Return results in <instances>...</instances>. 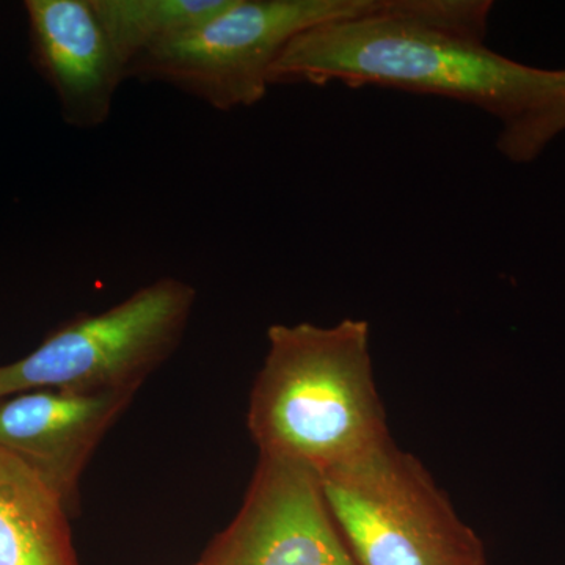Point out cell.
Instances as JSON below:
<instances>
[{"label":"cell","instance_id":"6da1fadb","mask_svg":"<svg viewBox=\"0 0 565 565\" xmlns=\"http://www.w3.org/2000/svg\"><path fill=\"white\" fill-rule=\"evenodd\" d=\"M492 2L381 0L356 17L296 36L270 85L396 88L455 99L514 121L565 88V70L522 65L484 44Z\"/></svg>","mask_w":565,"mask_h":565},{"label":"cell","instance_id":"7a4b0ae2","mask_svg":"<svg viewBox=\"0 0 565 565\" xmlns=\"http://www.w3.org/2000/svg\"><path fill=\"white\" fill-rule=\"evenodd\" d=\"M267 341L247 414L259 455L326 475L392 440L374 381L370 323H275Z\"/></svg>","mask_w":565,"mask_h":565},{"label":"cell","instance_id":"3957f363","mask_svg":"<svg viewBox=\"0 0 565 565\" xmlns=\"http://www.w3.org/2000/svg\"><path fill=\"white\" fill-rule=\"evenodd\" d=\"M321 476L356 565H486L479 535L393 440Z\"/></svg>","mask_w":565,"mask_h":565},{"label":"cell","instance_id":"277c9868","mask_svg":"<svg viewBox=\"0 0 565 565\" xmlns=\"http://www.w3.org/2000/svg\"><path fill=\"white\" fill-rule=\"evenodd\" d=\"M381 0H230L225 9L140 55L126 79L170 85L212 109L263 102L269 74L299 33L356 17Z\"/></svg>","mask_w":565,"mask_h":565},{"label":"cell","instance_id":"5b68a950","mask_svg":"<svg viewBox=\"0 0 565 565\" xmlns=\"http://www.w3.org/2000/svg\"><path fill=\"white\" fill-rule=\"evenodd\" d=\"M195 302L191 282L167 277L102 313L71 319L28 356L0 366V401L40 388L139 392L177 351Z\"/></svg>","mask_w":565,"mask_h":565},{"label":"cell","instance_id":"8992f818","mask_svg":"<svg viewBox=\"0 0 565 565\" xmlns=\"http://www.w3.org/2000/svg\"><path fill=\"white\" fill-rule=\"evenodd\" d=\"M202 565H356L327 500L322 476L259 455L239 512L204 550Z\"/></svg>","mask_w":565,"mask_h":565},{"label":"cell","instance_id":"52a82bcc","mask_svg":"<svg viewBox=\"0 0 565 565\" xmlns=\"http://www.w3.org/2000/svg\"><path fill=\"white\" fill-rule=\"evenodd\" d=\"M136 394L61 388L13 394L0 401V449L35 471L73 516L85 468Z\"/></svg>","mask_w":565,"mask_h":565},{"label":"cell","instance_id":"ba28073f","mask_svg":"<svg viewBox=\"0 0 565 565\" xmlns=\"http://www.w3.org/2000/svg\"><path fill=\"white\" fill-rule=\"evenodd\" d=\"M33 57L70 125L95 129L109 120L126 66L92 0H28Z\"/></svg>","mask_w":565,"mask_h":565},{"label":"cell","instance_id":"9c48e42d","mask_svg":"<svg viewBox=\"0 0 565 565\" xmlns=\"http://www.w3.org/2000/svg\"><path fill=\"white\" fill-rule=\"evenodd\" d=\"M70 519L58 493L0 449V565H79Z\"/></svg>","mask_w":565,"mask_h":565},{"label":"cell","instance_id":"30bf717a","mask_svg":"<svg viewBox=\"0 0 565 565\" xmlns=\"http://www.w3.org/2000/svg\"><path fill=\"white\" fill-rule=\"evenodd\" d=\"M230 0H92L122 65L195 28Z\"/></svg>","mask_w":565,"mask_h":565},{"label":"cell","instance_id":"8fae6325","mask_svg":"<svg viewBox=\"0 0 565 565\" xmlns=\"http://www.w3.org/2000/svg\"><path fill=\"white\" fill-rule=\"evenodd\" d=\"M565 131V88L514 121L505 122L497 147L512 162H531Z\"/></svg>","mask_w":565,"mask_h":565},{"label":"cell","instance_id":"7c38bea8","mask_svg":"<svg viewBox=\"0 0 565 565\" xmlns=\"http://www.w3.org/2000/svg\"><path fill=\"white\" fill-rule=\"evenodd\" d=\"M193 565H202V564H200V563H196V564H193Z\"/></svg>","mask_w":565,"mask_h":565}]
</instances>
